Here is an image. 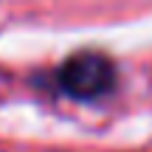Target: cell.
Instances as JSON below:
<instances>
[{"label":"cell","mask_w":152,"mask_h":152,"mask_svg":"<svg viewBox=\"0 0 152 152\" xmlns=\"http://www.w3.org/2000/svg\"><path fill=\"white\" fill-rule=\"evenodd\" d=\"M59 85L68 96L82 99V102H93V99L113 90L115 68L107 56L96 54V51H85V54L71 56L59 68Z\"/></svg>","instance_id":"cell-1"}]
</instances>
